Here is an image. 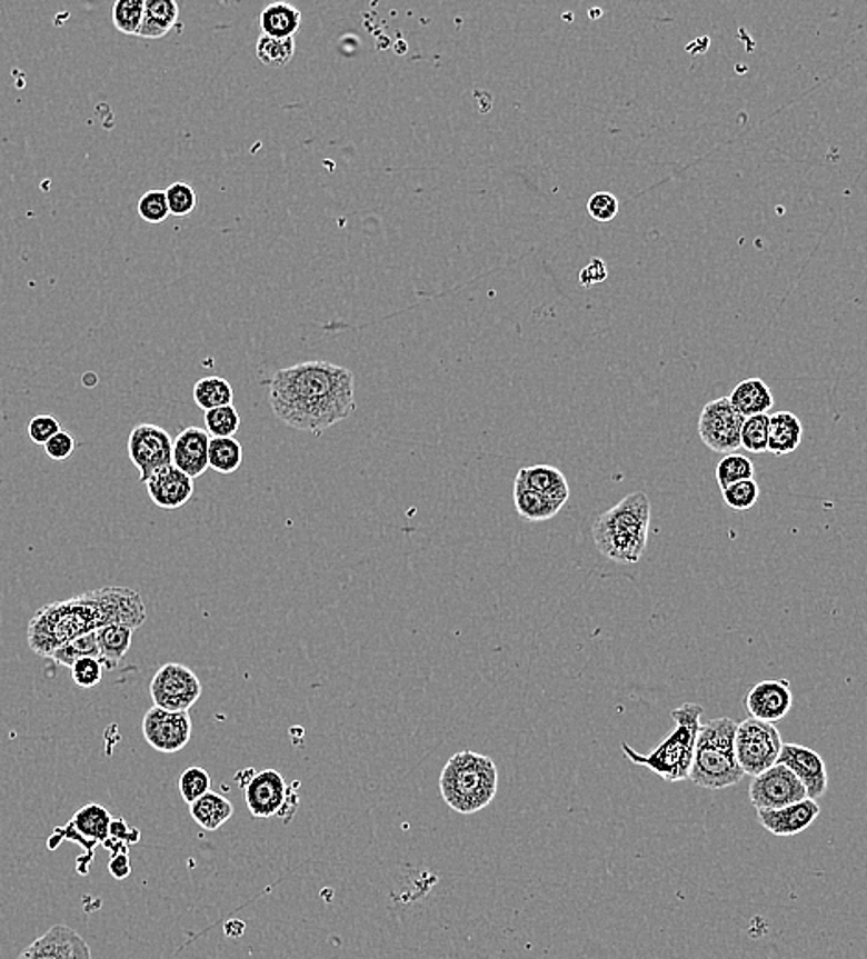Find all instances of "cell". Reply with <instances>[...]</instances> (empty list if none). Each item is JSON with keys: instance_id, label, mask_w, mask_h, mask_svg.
<instances>
[{"instance_id": "34", "label": "cell", "mask_w": 867, "mask_h": 959, "mask_svg": "<svg viewBox=\"0 0 867 959\" xmlns=\"http://www.w3.org/2000/svg\"><path fill=\"white\" fill-rule=\"evenodd\" d=\"M86 657H92L100 661V648H98L97 633L83 635L80 639H74L69 645L61 646L60 650L52 653V661L58 662L61 667L71 668L74 662Z\"/></svg>"}, {"instance_id": "30", "label": "cell", "mask_w": 867, "mask_h": 959, "mask_svg": "<svg viewBox=\"0 0 867 959\" xmlns=\"http://www.w3.org/2000/svg\"><path fill=\"white\" fill-rule=\"evenodd\" d=\"M242 444L235 438H211L209 467L220 474H233L242 466Z\"/></svg>"}, {"instance_id": "27", "label": "cell", "mask_w": 867, "mask_h": 959, "mask_svg": "<svg viewBox=\"0 0 867 959\" xmlns=\"http://www.w3.org/2000/svg\"><path fill=\"white\" fill-rule=\"evenodd\" d=\"M136 629L128 626H106L97 631L98 648H100V662L106 670H114L126 653L130 651Z\"/></svg>"}, {"instance_id": "41", "label": "cell", "mask_w": 867, "mask_h": 959, "mask_svg": "<svg viewBox=\"0 0 867 959\" xmlns=\"http://www.w3.org/2000/svg\"><path fill=\"white\" fill-rule=\"evenodd\" d=\"M72 681L82 689H92L100 685L103 678V665L98 659L86 657L71 667Z\"/></svg>"}, {"instance_id": "5", "label": "cell", "mask_w": 867, "mask_h": 959, "mask_svg": "<svg viewBox=\"0 0 867 959\" xmlns=\"http://www.w3.org/2000/svg\"><path fill=\"white\" fill-rule=\"evenodd\" d=\"M497 790L499 770L494 759L469 749L450 757L439 777V791L445 805L464 816L489 807L497 797Z\"/></svg>"}, {"instance_id": "43", "label": "cell", "mask_w": 867, "mask_h": 959, "mask_svg": "<svg viewBox=\"0 0 867 959\" xmlns=\"http://www.w3.org/2000/svg\"><path fill=\"white\" fill-rule=\"evenodd\" d=\"M58 432H61L60 421L50 413H39L28 423V438L32 439V443L41 444V447L49 443L50 439L54 438Z\"/></svg>"}, {"instance_id": "23", "label": "cell", "mask_w": 867, "mask_h": 959, "mask_svg": "<svg viewBox=\"0 0 867 959\" xmlns=\"http://www.w3.org/2000/svg\"><path fill=\"white\" fill-rule=\"evenodd\" d=\"M803 424L796 413L777 412L770 416L768 452L774 456L791 454L801 444Z\"/></svg>"}, {"instance_id": "21", "label": "cell", "mask_w": 867, "mask_h": 959, "mask_svg": "<svg viewBox=\"0 0 867 959\" xmlns=\"http://www.w3.org/2000/svg\"><path fill=\"white\" fill-rule=\"evenodd\" d=\"M516 483L534 489L559 505H567L570 497L569 482L564 472L552 466L525 467L517 472Z\"/></svg>"}, {"instance_id": "4", "label": "cell", "mask_w": 867, "mask_h": 959, "mask_svg": "<svg viewBox=\"0 0 867 959\" xmlns=\"http://www.w3.org/2000/svg\"><path fill=\"white\" fill-rule=\"evenodd\" d=\"M701 716H704L701 705H681L672 710L676 727L656 749H651L650 753H637L629 743L624 742L620 746L624 757L631 760L634 765L645 766L651 773L661 777L662 781H687L692 770Z\"/></svg>"}, {"instance_id": "38", "label": "cell", "mask_w": 867, "mask_h": 959, "mask_svg": "<svg viewBox=\"0 0 867 959\" xmlns=\"http://www.w3.org/2000/svg\"><path fill=\"white\" fill-rule=\"evenodd\" d=\"M759 495V483L755 482L754 478L733 483V486L721 491V497H724L727 508H731L735 511L751 510L757 505Z\"/></svg>"}, {"instance_id": "15", "label": "cell", "mask_w": 867, "mask_h": 959, "mask_svg": "<svg viewBox=\"0 0 867 959\" xmlns=\"http://www.w3.org/2000/svg\"><path fill=\"white\" fill-rule=\"evenodd\" d=\"M111 823H113V818H111L108 808L91 802V805H86L78 812H74L66 829L58 830L56 836H60V843L63 838L77 841L89 852V857H92V849L98 843L103 846L109 840Z\"/></svg>"}, {"instance_id": "33", "label": "cell", "mask_w": 867, "mask_h": 959, "mask_svg": "<svg viewBox=\"0 0 867 959\" xmlns=\"http://www.w3.org/2000/svg\"><path fill=\"white\" fill-rule=\"evenodd\" d=\"M768 432H770V416L768 413L744 418L740 447L751 454H763L768 450Z\"/></svg>"}, {"instance_id": "45", "label": "cell", "mask_w": 867, "mask_h": 959, "mask_svg": "<svg viewBox=\"0 0 867 959\" xmlns=\"http://www.w3.org/2000/svg\"><path fill=\"white\" fill-rule=\"evenodd\" d=\"M607 276H609V271H607V264L602 261V259H592L589 264L580 271V284L581 287L591 288L595 284H600V282L606 281Z\"/></svg>"}, {"instance_id": "14", "label": "cell", "mask_w": 867, "mask_h": 959, "mask_svg": "<svg viewBox=\"0 0 867 959\" xmlns=\"http://www.w3.org/2000/svg\"><path fill=\"white\" fill-rule=\"evenodd\" d=\"M17 959H92L86 939L67 925H56L28 945Z\"/></svg>"}, {"instance_id": "24", "label": "cell", "mask_w": 867, "mask_h": 959, "mask_svg": "<svg viewBox=\"0 0 867 959\" xmlns=\"http://www.w3.org/2000/svg\"><path fill=\"white\" fill-rule=\"evenodd\" d=\"M260 30L270 38H293L301 28V11L288 2H273L260 11Z\"/></svg>"}, {"instance_id": "31", "label": "cell", "mask_w": 867, "mask_h": 959, "mask_svg": "<svg viewBox=\"0 0 867 959\" xmlns=\"http://www.w3.org/2000/svg\"><path fill=\"white\" fill-rule=\"evenodd\" d=\"M293 52H296L293 38H270V36L262 33L257 39V58L262 66L271 67V69L287 67L292 61Z\"/></svg>"}, {"instance_id": "40", "label": "cell", "mask_w": 867, "mask_h": 959, "mask_svg": "<svg viewBox=\"0 0 867 959\" xmlns=\"http://www.w3.org/2000/svg\"><path fill=\"white\" fill-rule=\"evenodd\" d=\"M165 192H167L170 214H173V217H189V214L196 211L198 196H196V190L190 184L178 181V183L170 184L169 189L165 190Z\"/></svg>"}, {"instance_id": "10", "label": "cell", "mask_w": 867, "mask_h": 959, "mask_svg": "<svg viewBox=\"0 0 867 959\" xmlns=\"http://www.w3.org/2000/svg\"><path fill=\"white\" fill-rule=\"evenodd\" d=\"M173 439L158 424H137L128 438V454L141 472V482L147 483L153 472L172 466Z\"/></svg>"}, {"instance_id": "35", "label": "cell", "mask_w": 867, "mask_h": 959, "mask_svg": "<svg viewBox=\"0 0 867 959\" xmlns=\"http://www.w3.org/2000/svg\"><path fill=\"white\" fill-rule=\"evenodd\" d=\"M207 434L211 438H233L240 429V416L233 404L215 408L203 416Z\"/></svg>"}, {"instance_id": "20", "label": "cell", "mask_w": 867, "mask_h": 959, "mask_svg": "<svg viewBox=\"0 0 867 959\" xmlns=\"http://www.w3.org/2000/svg\"><path fill=\"white\" fill-rule=\"evenodd\" d=\"M209 443L211 436L206 429L189 427L173 439L172 466L189 474L192 480L201 477L209 467Z\"/></svg>"}, {"instance_id": "12", "label": "cell", "mask_w": 867, "mask_h": 959, "mask_svg": "<svg viewBox=\"0 0 867 959\" xmlns=\"http://www.w3.org/2000/svg\"><path fill=\"white\" fill-rule=\"evenodd\" d=\"M142 737L159 753H178L192 738V720L189 712L152 707L142 718Z\"/></svg>"}, {"instance_id": "32", "label": "cell", "mask_w": 867, "mask_h": 959, "mask_svg": "<svg viewBox=\"0 0 867 959\" xmlns=\"http://www.w3.org/2000/svg\"><path fill=\"white\" fill-rule=\"evenodd\" d=\"M754 472V461L749 460L748 456L733 452V454L724 456L720 463L716 466V482H718L721 491H724V489L729 488L733 483L751 480Z\"/></svg>"}, {"instance_id": "3", "label": "cell", "mask_w": 867, "mask_h": 959, "mask_svg": "<svg viewBox=\"0 0 867 959\" xmlns=\"http://www.w3.org/2000/svg\"><path fill=\"white\" fill-rule=\"evenodd\" d=\"M651 505L642 491L624 497L611 510L597 517L592 539L598 552L615 563H639L650 533Z\"/></svg>"}, {"instance_id": "17", "label": "cell", "mask_w": 867, "mask_h": 959, "mask_svg": "<svg viewBox=\"0 0 867 959\" xmlns=\"http://www.w3.org/2000/svg\"><path fill=\"white\" fill-rule=\"evenodd\" d=\"M144 486H147L148 497L161 510H179L195 495V480L183 471H179L176 466L163 467L158 472H153Z\"/></svg>"}, {"instance_id": "11", "label": "cell", "mask_w": 867, "mask_h": 959, "mask_svg": "<svg viewBox=\"0 0 867 959\" xmlns=\"http://www.w3.org/2000/svg\"><path fill=\"white\" fill-rule=\"evenodd\" d=\"M805 799H808L805 786L783 765L754 777L749 785V801L757 810H777Z\"/></svg>"}, {"instance_id": "18", "label": "cell", "mask_w": 867, "mask_h": 959, "mask_svg": "<svg viewBox=\"0 0 867 959\" xmlns=\"http://www.w3.org/2000/svg\"><path fill=\"white\" fill-rule=\"evenodd\" d=\"M245 793L251 816L266 819L281 812L287 801L288 786L279 771L265 770L256 773L250 785L246 786Z\"/></svg>"}, {"instance_id": "8", "label": "cell", "mask_w": 867, "mask_h": 959, "mask_svg": "<svg viewBox=\"0 0 867 959\" xmlns=\"http://www.w3.org/2000/svg\"><path fill=\"white\" fill-rule=\"evenodd\" d=\"M150 698L159 709L189 712L200 699L203 687L189 667L181 662H167L150 681Z\"/></svg>"}, {"instance_id": "42", "label": "cell", "mask_w": 867, "mask_h": 959, "mask_svg": "<svg viewBox=\"0 0 867 959\" xmlns=\"http://www.w3.org/2000/svg\"><path fill=\"white\" fill-rule=\"evenodd\" d=\"M618 209H620V203H618L617 196L611 194V192H597L587 201V211L591 214L592 220L600 223L615 220Z\"/></svg>"}, {"instance_id": "19", "label": "cell", "mask_w": 867, "mask_h": 959, "mask_svg": "<svg viewBox=\"0 0 867 959\" xmlns=\"http://www.w3.org/2000/svg\"><path fill=\"white\" fill-rule=\"evenodd\" d=\"M821 808L818 801L805 799L790 807L777 808V810H757V819L768 832L774 836H796L819 818Z\"/></svg>"}, {"instance_id": "13", "label": "cell", "mask_w": 867, "mask_h": 959, "mask_svg": "<svg viewBox=\"0 0 867 959\" xmlns=\"http://www.w3.org/2000/svg\"><path fill=\"white\" fill-rule=\"evenodd\" d=\"M777 765L786 766L801 781L808 799L818 801L819 797L825 796L829 786L827 766L821 755L816 753L814 749L805 748L799 743H783Z\"/></svg>"}, {"instance_id": "16", "label": "cell", "mask_w": 867, "mask_h": 959, "mask_svg": "<svg viewBox=\"0 0 867 959\" xmlns=\"http://www.w3.org/2000/svg\"><path fill=\"white\" fill-rule=\"evenodd\" d=\"M794 696L786 679H768L755 685L744 699V709L751 718L768 723L783 720L791 710Z\"/></svg>"}, {"instance_id": "28", "label": "cell", "mask_w": 867, "mask_h": 959, "mask_svg": "<svg viewBox=\"0 0 867 959\" xmlns=\"http://www.w3.org/2000/svg\"><path fill=\"white\" fill-rule=\"evenodd\" d=\"M514 500H516L517 513L525 521H548L564 510V505L548 499L545 495L537 493L534 489L525 488L520 483H516V488H514Z\"/></svg>"}, {"instance_id": "39", "label": "cell", "mask_w": 867, "mask_h": 959, "mask_svg": "<svg viewBox=\"0 0 867 959\" xmlns=\"http://www.w3.org/2000/svg\"><path fill=\"white\" fill-rule=\"evenodd\" d=\"M137 211L144 222L153 223V226L167 222V218L170 217L167 192L158 189L148 190L137 203Z\"/></svg>"}, {"instance_id": "46", "label": "cell", "mask_w": 867, "mask_h": 959, "mask_svg": "<svg viewBox=\"0 0 867 959\" xmlns=\"http://www.w3.org/2000/svg\"><path fill=\"white\" fill-rule=\"evenodd\" d=\"M109 871H111V875H113L117 880L130 877L131 866L130 860H128V855H113L111 862H109Z\"/></svg>"}, {"instance_id": "9", "label": "cell", "mask_w": 867, "mask_h": 959, "mask_svg": "<svg viewBox=\"0 0 867 959\" xmlns=\"http://www.w3.org/2000/svg\"><path fill=\"white\" fill-rule=\"evenodd\" d=\"M744 418L731 407L729 397L707 402L699 413L698 432L707 449L718 454H733L740 449Z\"/></svg>"}, {"instance_id": "36", "label": "cell", "mask_w": 867, "mask_h": 959, "mask_svg": "<svg viewBox=\"0 0 867 959\" xmlns=\"http://www.w3.org/2000/svg\"><path fill=\"white\" fill-rule=\"evenodd\" d=\"M144 16V0H117L113 4V27L124 36H137Z\"/></svg>"}, {"instance_id": "6", "label": "cell", "mask_w": 867, "mask_h": 959, "mask_svg": "<svg viewBox=\"0 0 867 959\" xmlns=\"http://www.w3.org/2000/svg\"><path fill=\"white\" fill-rule=\"evenodd\" d=\"M737 721L716 718L701 723L689 779L705 790H724L743 781L744 771L735 753Z\"/></svg>"}, {"instance_id": "37", "label": "cell", "mask_w": 867, "mask_h": 959, "mask_svg": "<svg viewBox=\"0 0 867 959\" xmlns=\"http://www.w3.org/2000/svg\"><path fill=\"white\" fill-rule=\"evenodd\" d=\"M179 793L187 805L198 801L207 791H211V776L200 766H192L181 773L178 781Z\"/></svg>"}, {"instance_id": "22", "label": "cell", "mask_w": 867, "mask_h": 959, "mask_svg": "<svg viewBox=\"0 0 867 959\" xmlns=\"http://www.w3.org/2000/svg\"><path fill=\"white\" fill-rule=\"evenodd\" d=\"M731 407L743 418L768 413L774 408V393L763 379H746L735 386L729 396Z\"/></svg>"}, {"instance_id": "26", "label": "cell", "mask_w": 867, "mask_h": 959, "mask_svg": "<svg viewBox=\"0 0 867 959\" xmlns=\"http://www.w3.org/2000/svg\"><path fill=\"white\" fill-rule=\"evenodd\" d=\"M179 19V6L173 0H144V16H142L139 38L159 39L176 27Z\"/></svg>"}, {"instance_id": "29", "label": "cell", "mask_w": 867, "mask_h": 959, "mask_svg": "<svg viewBox=\"0 0 867 959\" xmlns=\"http://www.w3.org/2000/svg\"><path fill=\"white\" fill-rule=\"evenodd\" d=\"M233 388L222 377H206L192 388V399L203 412L233 404Z\"/></svg>"}, {"instance_id": "44", "label": "cell", "mask_w": 867, "mask_h": 959, "mask_svg": "<svg viewBox=\"0 0 867 959\" xmlns=\"http://www.w3.org/2000/svg\"><path fill=\"white\" fill-rule=\"evenodd\" d=\"M77 447V439L72 438L66 430H61L54 438L50 439L49 443L44 444V452L50 460L66 461L74 454Z\"/></svg>"}, {"instance_id": "1", "label": "cell", "mask_w": 867, "mask_h": 959, "mask_svg": "<svg viewBox=\"0 0 867 959\" xmlns=\"http://www.w3.org/2000/svg\"><path fill=\"white\" fill-rule=\"evenodd\" d=\"M270 407L290 429L323 434L357 410L355 374L323 360L279 369L270 380Z\"/></svg>"}, {"instance_id": "25", "label": "cell", "mask_w": 867, "mask_h": 959, "mask_svg": "<svg viewBox=\"0 0 867 959\" xmlns=\"http://www.w3.org/2000/svg\"><path fill=\"white\" fill-rule=\"evenodd\" d=\"M189 808L190 816L196 823L209 832L220 829L223 823H228L235 812L233 802L217 791H207L206 796H201L198 801L189 805Z\"/></svg>"}, {"instance_id": "2", "label": "cell", "mask_w": 867, "mask_h": 959, "mask_svg": "<svg viewBox=\"0 0 867 959\" xmlns=\"http://www.w3.org/2000/svg\"><path fill=\"white\" fill-rule=\"evenodd\" d=\"M147 622V603L130 587H103L82 592L38 609L28 623V646L50 659L61 646L106 626L141 628Z\"/></svg>"}, {"instance_id": "7", "label": "cell", "mask_w": 867, "mask_h": 959, "mask_svg": "<svg viewBox=\"0 0 867 959\" xmlns=\"http://www.w3.org/2000/svg\"><path fill=\"white\" fill-rule=\"evenodd\" d=\"M783 740L774 723L748 718L737 726L735 753L744 776L757 777L777 765Z\"/></svg>"}]
</instances>
